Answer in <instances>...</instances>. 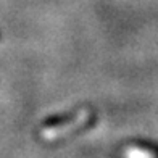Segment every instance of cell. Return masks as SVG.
<instances>
[{
	"mask_svg": "<svg viewBox=\"0 0 158 158\" xmlns=\"http://www.w3.org/2000/svg\"><path fill=\"white\" fill-rule=\"evenodd\" d=\"M124 158H155V155L142 148H129L124 153Z\"/></svg>",
	"mask_w": 158,
	"mask_h": 158,
	"instance_id": "obj_1",
	"label": "cell"
}]
</instances>
